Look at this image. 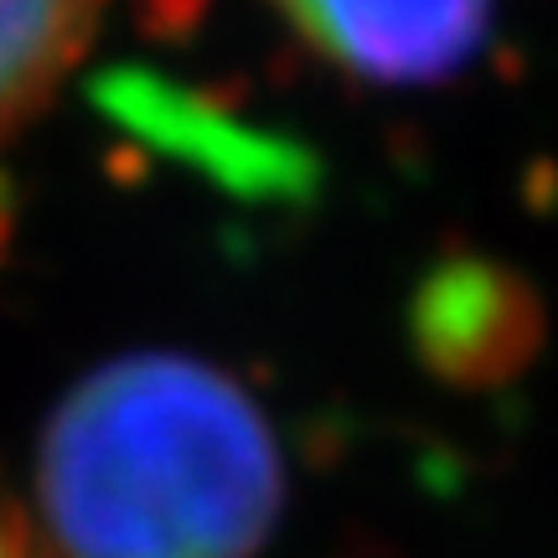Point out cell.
<instances>
[{
	"instance_id": "6da1fadb",
	"label": "cell",
	"mask_w": 558,
	"mask_h": 558,
	"mask_svg": "<svg viewBox=\"0 0 558 558\" xmlns=\"http://www.w3.org/2000/svg\"><path fill=\"white\" fill-rule=\"evenodd\" d=\"M279 460L233 383L186 357H124L52 418L41 501L73 558H248Z\"/></svg>"
},
{
	"instance_id": "7a4b0ae2",
	"label": "cell",
	"mask_w": 558,
	"mask_h": 558,
	"mask_svg": "<svg viewBox=\"0 0 558 558\" xmlns=\"http://www.w3.org/2000/svg\"><path fill=\"white\" fill-rule=\"evenodd\" d=\"M279 11L320 58L362 78L418 83L471 58L492 0H279Z\"/></svg>"
},
{
	"instance_id": "277c9868",
	"label": "cell",
	"mask_w": 558,
	"mask_h": 558,
	"mask_svg": "<svg viewBox=\"0 0 558 558\" xmlns=\"http://www.w3.org/2000/svg\"><path fill=\"white\" fill-rule=\"evenodd\" d=\"M0 558H21V543H16V533L5 527V518H0Z\"/></svg>"
},
{
	"instance_id": "3957f363",
	"label": "cell",
	"mask_w": 558,
	"mask_h": 558,
	"mask_svg": "<svg viewBox=\"0 0 558 558\" xmlns=\"http://www.w3.org/2000/svg\"><path fill=\"white\" fill-rule=\"evenodd\" d=\"M99 16L104 0H0V140L52 99Z\"/></svg>"
}]
</instances>
